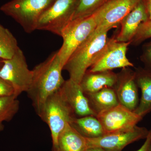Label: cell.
<instances>
[{
    "label": "cell",
    "mask_w": 151,
    "mask_h": 151,
    "mask_svg": "<svg viewBox=\"0 0 151 151\" xmlns=\"http://www.w3.org/2000/svg\"><path fill=\"white\" fill-rule=\"evenodd\" d=\"M1 67H0V68H1Z\"/></svg>",
    "instance_id": "f1b7e54d"
},
{
    "label": "cell",
    "mask_w": 151,
    "mask_h": 151,
    "mask_svg": "<svg viewBox=\"0 0 151 151\" xmlns=\"http://www.w3.org/2000/svg\"><path fill=\"white\" fill-rule=\"evenodd\" d=\"M84 94L91 109L97 115L120 104L114 88L105 87L97 92Z\"/></svg>",
    "instance_id": "e0dca14e"
},
{
    "label": "cell",
    "mask_w": 151,
    "mask_h": 151,
    "mask_svg": "<svg viewBox=\"0 0 151 151\" xmlns=\"http://www.w3.org/2000/svg\"><path fill=\"white\" fill-rule=\"evenodd\" d=\"M148 19L145 5L142 0L120 22L121 29L116 37V40L119 42H130L140 25Z\"/></svg>",
    "instance_id": "5bb4252c"
},
{
    "label": "cell",
    "mask_w": 151,
    "mask_h": 151,
    "mask_svg": "<svg viewBox=\"0 0 151 151\" xmlns=\"http://www.w3.org/2000/svg\"><path fill=\"white\" fill-rule=\"evenodd\" d=\"M117 78V73L112 70L91 72L87 70L80 85L84 93H93L105 87L114 88Z\"/></svg>",
    "instance_id": "9a60e30c"
},
{
    "label": "cell",
    "mask_w": 151,
    "mask_h": 151,
    "mask_svg": "<svg viewBox=\"0 0 151 151\" xmlns=\"http://www.w3.org/2000/svg\"><path fill=\"white\" fill-rule=\"evenodd\" d=\"M1 62L0 78L12 86L14 96L17 98L23 92H27L32 82L33 72L29 69L22 50L19 47L12 58Z\"/></svg>",
    "instance_id": "8992f818"
},
{
    "label": "cell",
    "mask_w": 151,
    "mask_h": 151,
    "mask_svg": "<svg viewBox=\"0 0 151 151\" xmlns=\"http://www.w3.org/2000/svg\"><path fill=\"white\" fill-rule=\"evenodd\" d=\"M117 81L114 89L119 103L134 111L139 102L135 71L130 67L125 68L117 73Z\"/></svg>",
    "instance_id": "7c38bea8"
},
{
    "label": "cell",
    "mask_w": 151,
    "mask_h": 151,
    "mask_svg": "<svg viewBox=\"0 0 151 151\" xmlns=\"http://www.w3.org/2000/svg\"><path fill=\"white\" fill-rule=\"evenodd\" d=\"M19 47L17 41L13 35L0 24V59H10Z\"/></svg>",
    "instance_id": "ffe728a7"
},
{
    "label": "cell",
    "mask_w": 151,
    "mask_h": 151,
    "mask_svg": "<svg viewBox=\"0 0 151 151\" xmlns=\"http://www.w3.org/2000/svg\"><path fill=\"white\" fill-rule=\"evenodd\" d=\"M78 0H55L40 16L36 30L47 31L60 36L73 19Z\"/></svg>",
    "instance_id": "52a82bcc"
},
{
    "label": "cell",
    "mask_w": 151,
    "mask_h": 151,
    "mask_svg": "<svg viewBox=\"0 0 151 151\" xmlns=\"http://www.w3.org/2000/svg\"><path fill=\"white\" fill-rule=\"evenodd\" d=\"M86 151H111L105 150L102 148L97 147H89L86 150Z\"/></svg>",
    "instance_id": "83f0119b"
},
{
    "label": "cell",
    "mask_w": 151,
    "mask_h": 151,
    "mask_svg": "<svg viewBox=\"0 0 151 151\" xmlns=\"http://www.w3.org/2000/svg\"><path fill=\"white\" fill-rule=\"evenodd\" d=\"M145 5L147 12L148 19L151 20V0H146V4Z\"/></svg>",
    "instance_id": "4316f807"
},
{
    "label": "cell",
    "mask_w": 151,
    "mask_h": 151,
    "mask_svg": "<svg viewBox=\"0 0 151 151\" xmlns=\"http://www.w3.org/2000/svg\"><path fill=\"white\" fill-rule=\"evenodd\" d=\"M88 148L86 138L68 124L58 137L55 151H86Z\"/></svg>",
    "instance_id": "ac0fdd59"
},
{
    "label": "cell",
    "mask_w": 151,
    "mask_h": 151,
    "mask_svg": "<svg viewBox=\"0 0 151 151\" xmlns=\"http://www.w3.org/2000/svg\"><path fill=\"white\" fill-rule=\"evenodd\" d=\"M38 116L48 125L51 133L52 151H55L60 134L76 117L60 89L47 98Z\"/></svg>",
    "instance_id": "3957f363"
},
{
    "label": "cell",
    "mask_w": 151,
    "mask_h": 151,
    "mask_svg": "<svg viewBox=\"0 0 151 151\" xmlns=\"http://www.w3.org/2000/svg\"><path fill=\"white\" fill-rule=\"evenodd\" d=\"M97 118L105 134L132 131L143 119L121 104L98 113Z\"/></svg>",
    "instance_id": "9c48e42d"
},
{
    "label": "cell",
    "mask_w": 151,
    "mask_h": 151,
    "mask_svg": "<svg viewBox=\"0 0 151 151\" xmlns=\"http://www.w3.org/2000/svg\"><path fill=\"white\" fill-rule=\"evenodd\" d=\"M55 0H12L1 6L0 10L12 18L26 32L36 30L38 19Z\"/></svg>",
    "instance_id": "5b68a950"
},
{
    "label": "cell",
    "mask_w": 151,
    "mask_h": 151,
    "mask_svg": "<svg viewBox=\"0 0 151 151\" xmlns=\"http://www.w3.org/2000/svg\"><path fill=\"white\" fill-rule=\"evenodd\" d=\"M63 68L57 51L32 70V82L27 92L38 116L47 98L57 92L65 81Z\"/></svg>",
    "instance_id": "6da1fadb"
},
{
    "label": "cell",
    "mask_w": 151,
    "mask_h": 151,
    "mask_svg": "<svg viewBox=\"0 0 151 151\" xmlns=\"http://www.w3.org/2000/svg\"><path fill=\"white\" fill-rule=\"evenodd\" d=\"M108 2L107 0H78L72 20L91 15Z\"/></svg>",
    "instance_id": "7402d4cb"
},
{
    "label": "cell",
    "mask_w": 151,
    "mask_h": 151,
    "mask_svg": "<svg viewBox=\"0 0 151 151\" xmlns=\"http://www.w3.org/2000/svg\"><path fill=\"white\" fill-rule=\"evenodd\" d=\"M70 125L86 138H95L105 134L103 127L97 117L88 116L77 118L70 122Z\"/></svg>",
    "instance_id": "d6986e66"
},
{
    "label": "cell",
    "mask_w": 151,
    "mask_h": 151,
    "mask_svg": "<svg viewBox=\"0 0 151 151\" xmlns=\"http://www.w3.org/2000/svg\"><path fill=\"white\" fill-rule=\"evenodd\" d=\"M20 103L14 95L0 97V132L4 129L3 122H9L18 112Z\"/></svg>",
    "instance_id": "44dd1931"
},
{
    "label": "cell",
    "mask_w": 151,
    "mask_h": 151,
    "mask_svg": "<svg viewBox=\"0 0 151 151\" xmlns=\"http://www.w3.org/2000/svg\"><path fill=\"white\" fill-rule=\"evenodd\" d=\"M64 99L75 115L79 117L97 115L91 109L80 84L71 80H65L60 89Z\"/></svg>",
    "instance_id": "4fadbf2b"
},
{
    "label": "cell",
    "mask_w": 151,
    "mask_h": 151,
    "mask_svg": "<svg viewBox=\"0 0 151 151\" xmlns=\"http://www.w3.org/2000/svg\"><path fill=\"white\" fill-rule=\"evenodd\" d=\"M150 38H151V20L148 19L140 25L134 36L130 42V45H139Z\"/></svg>",
    "instance_id": "603a6c76"
},
{
    "label": "cell",
    "mask_w": 151,
    "mask_h": 151,
    "mask_svg": "<svg viewBox=\"0 0 151 151\" xmlns=\"http://www.w3.org/2000/svg\"><path fill=\"white\" fill-rule=\"evenodd\" d=\"M149 130L145 127L136 126L129 132L105 134L99 137L86 138L88 147L102 148L111 151H122L130 144L145 139Z\"/></svg>",
    "instance_id": "8fae6325"
},
{
    "label": "cell",
    "mask_w": 151,
    "mask_h": 151,
    "mask_svg": "<svg viewBox=\"0 0 151 151\" xmlns=\"http://www.w3.org/2000/svg\"><path fill=\"white\" fill-rule=\"evenodd\" d=\"M108 32L88 38L71 55L63 68L68 72L70 79L80 84L88 68L98 60L108 47L111 40L108 37Z\"/></svg>",
    "instance_id": "7a4b0ae2"
},
{
    "label": "cell",
    "mask_w": 151,
    "mask_h": 151,
    "mask_svg": "<svg viewBox=\"0 0 151 151\" xmlns=\"http://www.w3.org/2000/svg\"><path fill=\"white\" fill-rule=\"evenodd\" d=\"M130 42H119L116 36L111 38L106 50L89 70L91 72L112 70L117 68L134 67L127 56Z\"/></svg>",
    "instance_id": "30bf717a"
},
{
    "label": "cell",
    "mask_w": 151,
    "mask_h": 151,
    "mask_svg": "<svg viewBox=\"0 0 151 151\" xmlns=\"http://www.w3.org/2000/svg\"><path fill=\"white\" fill-rule=\"evenodd\" d=\"M134 71L136 83L142 94L139 105L134 112L143 118L151 112V70L139 67Z\"/></svg>",
    "instance_id": "2e32d148"
},
{
    "label": "cell",
    "mask_w": 151,
    "mask_h": 151,
    "mask_svg": "<svg viewBox=\"0 0 151 151\" xmlns=\"http://www.w3.org/2000/svg\"><path fill=\"white\" fill-rule=\"evenodd\" d=\"M140 58L145 64V68L151 70V40L143 45Z\"/></svg>",
    "instance_id": "cb8c5ba5"
},
{
    "label": "cell",
    "mask_w": 151,
    "mask_h": 151,
    "mask_svg": "<svg viewBox=\"0 0 151 151\" xmlns=\"http://www.w3.org/2000/svg\"><path fill=\"white\" fill-rule=\"evenodd\" d=\"M142 0H110L94 12L98 20L95 30L89 38L109 31L122 19Z\"/></svg>",
    "instance_id": "ba28073f"
},
{
    "label": "cell",
    "mask_w": 151,
    "mask_h": 151,
    "mask_svg": "<svg viewBox=\"0 0 151 151\" xmlns=\"http://www.w3.org/2000/svg\"><path fill=\"white\" fill-rule=\"evenodd\" d=\"M98 24L96 14L73 20L63 31V42L58 51L60 60L64 67L71 55L93 33Z\"/></svg>",
    "instance_id": "277c9868"
},
{
    "label": "cell",
    "mask_w": 151,
    "mask_h": 151,
    "mask_svg": "<svg viewBox=\"0 0 151 151\" xmlns=\"http://www.w3.org/2000/svg\"><path fill=\"white\" fill-rule=\"evenodd\" d=\"M136 151H151V128L142 146Z\"/></svg>",
    "instance_id": "484cf974"
},
{
    "label": "cell",
    "mask_w": 151,
    "mask_h": 151,
    "mask_svg": "<svg viewBox=\"0 0 151 151\" xmlns=\"http://www.w3.org/2000/svg\"><path fill=\"white\" fill-rule=\"evenodd\" d=\"M14 95L13 88L10 84L0 78V97Z\"/></svg>",
    "instance_id": "d4e9b609"
}]
</instances>
